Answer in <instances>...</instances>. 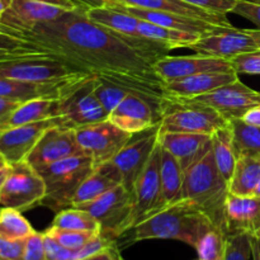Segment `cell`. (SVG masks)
Wrapping results in <instances>:
<instances>
[{
	"mask_svg": "<svg viewBox=\"0 0 260 260\" xmlns=\"http://www.w3.org/2000/svg\"><path fill=\"white\" fill-rule=\"evenodd\" d=\"M86 7L78 5L52 22L41 23L19 37L38 51L50 52L81 73L164 101L165 81L154 66L137 55L116 32L90 20Z\"/></svg>",
	"mask_w": 260,
	"mask_h": 260,
	"instance_id": "1",
	"label": "cell"
},
{
	"mask_svg": "<svg viewBox=\"0 0 260 260\" xmlns=\"http://www.w3.org/2000/svg\"><path fill=\"white\" fill-rule=\"evenodd\" d=\"M213 226L211 218L198 206L182 200L131 229L132 235L129 234L127 244L168 239L183 241L196 248L198 240Z\"/></svg>",
	"mask_w": 260,
	"mask_h": 260,
	"instance_id": "2",
	"label": "cell"
},
{
	"mask_svg": "<svg viewBox=\"0 0 260 260\" xmlns=\"http://www.w3.org/2000/svg\"><path fill=\"white\" fill-rule=\"evenodd\" d=\"M229 183L218 170L211 150L205 157L185 170L182 200L189 201L201 208L216 228L226 231V200Z\"/></svg>",
	"mask_w": 260,
	"mask_h": 260,
	"instance_id": "3",
	"label": "cell"
},
{
	"mask_svg": "<svg viewBox=\"0 0 260 260\" xmlns=\"http://www.w3.org/2000/svg\"><path fill=\"white\" fill-rule=\"evenodd\" d=\"M96 83L98 78L91 74H79L61 83L57 102L63 127L75 129L108 119V112L95 95Z\"/></svg>",
	"mask_w": 260,
	"mask_h": 260,
	"instance_id": "4",
	"label": "cell"
},
{
	"mask_svg": "<svg viewBox=\"0 0 260 260\" xmlns=\"http://www.w3.org/2000/svg\"><path fill=\"white\" fill-rule=\"evenodd\" d=\"M93 160L86 155L68 157L38 169L46 184V196L40 206L56 213L73 206L74 197L81 183L94 170Z\"/></svg>",
	"mask_w": 260,
	"mask_h": 260,
	"instance_id": "5",
	"label": "cell"
},
{
	"mask_svg": "<svg viewBox=\"0 0 260 260\" xmlns=\"http://www.w3.org/2000/svg\"><path fill=\"white\" fill-rule=\"evenodd\" d=\"M79 74L85 73L45 51H32L0 60V78L28 83H60Z\"/></svg>",
	"mask_w": 260,
	"mask_h": 260,
	"instance_id": "6",
	"label": "cell"
},
{
	"mask_svg": "<svg viewBox=\"0 0 260 260\" xmlns=\"http://www.w3.org/2000/svg\"><path fill=\"white\" fill-rule=\"evenodd\" d=\"M230 122L217 111L203 104L177 101L165 96L162 101V119L160 132L212 135Z\"/></svg>",
	"mask_w": 260,
	"mask_h": 260,
	"instance_id": "7",
	"label": "cell"
},
{
	"mask_svg": "<svg viewBox=\"0 0 260 260\" xmlns=\"http://www.w3.org/2000/svg\"><path fill=\"white\" fill-rule=\"evenodd\" d=\"M74 207L90 213L102 228V234L117 240L134 228V196L123 184L89 202Z\"/></svg>",
	"mask_w": 260,
	"mask_h": 260,
	"instance_id": "8",
	"label": "cell"
},
{
	"mask_svg": "<svg viewBox=\"0 0 260 260\" xmlns=\"http://www.w3.org/2000/svg\"><path fill=\"white\" fill-rule=\"evenodd\" d=\"M78 5L73 0H12L2 14V29L20 36L41 23L57 19Z\"/></svg>",
	"mask_w": 260,
	"mask_h": 260,
	"instance_id": "9",
	"label": "cell"
},
{
	"mask_svg": "<svg viewBox=\"0 0 260 260\" xmlns=\"http://www.w3.org/2000/svg\"><path fill=\"white\" fill-rule=\"evenodd\" d=\"M45 196L46 184L42 177L24 160L12 165L0 190V207L24 212L40 206Z\"/></svg>",
	"mask_w": 260,
	"mask_h": 260,
	"instance_id": "10",
	"label": "cell"
},
{
	"mask_svg": "<svg viewBox=\"0 0 260 260\" xmlns=\"http://www.w3.org/2000/svg\"><path fill=\"white\" fill-rule=\"evenodd\" d=\"M76 141L94 165L112 161L129 141L132 134L121 129L109 119L75 128Z\"/></svg>",
	"mask_w": 260,
	"mask_h": 260,
	"instance_id": "11",
	"label": "cell"
},
{
	"mask_svg": "<svg viewBox=\"0 0 260 260\" xmlns=\"http://www.w3.org/2000/svg\"><path fill=\"white\" fill-rule=\"evenodd\" d=\"M168 96V95H165ZM173 98V96H169ZM177 101L189 102V103L203 104L217 111L223 118L231 119L243 118L251 108L260 106V93L250 86L245 85L240 80L220 86L210 93L194 96V98H173Z\"/></svg>",
	"mask_w": 260,
	"mask_h": 260,
	"instance_id": "12",
	"label": "cell"
},
{
	"mask_svg": "<svg viewBox=\"0 0 260 260\" xmlns=\"http://www.w3.org/2000/svg\"><path fill=\"white\" fill-rule=\"evenodd\" d=\"M160 123L137 134H132L129 141L112 160L121 172L122 184L132 193V196L137 179L142 174L152 152L159 145Z\"/></svg>",
	"mask_w": 260,
	"mask_h": 260,
	"instance_id": "13",
	"label": "cell"
},
{
	"mask_svg": "<svg viewBox=\"0 0 260 260\" xmlns=\"http://www.w3.org/2000/svg\"><path fill=\"white\" fill-rule=\"evenodd\" d=\"M108 119L121 129L137 134L161 122L162 101L144 94L129 93L109 113Z\"/></svg>",
	"mask_w": 260,
	"mask_h": 260,
	"instance_id": "14",
	"label": "cell"
},
{
	"mask_svg": "<svg viewBox=\"0 0 260 260\" xmlns=\"http://www.w3.org/2000/svg\"><path fill=\"white\" fill-rule=\"evenodd\" d=\"M160 150L161 147L159 144L135 184L134 213H132L134 228L146 218L154 216L155 213L167 208L162 198L161 179H160Z\"/></svg>",
	"mask_w": 260,
	"mask_h": 260,
	"instance_id": "15",
	"label": "cell"
},
{
	"mask_svg": "<svg viewBox=\"0 0 260 260\" xmlns=\"http://www.w3.org/2000/svg\"><path fill=\"white\" fill-rule=\"evenodd\" d=\"M85 155L76 141L75 129L53 126L41 136L25 161L36 170L68 157Z\"/></svg>",
	"mask_w": 260,
	"mask_h": 260,
	"instance_id": "16",
	"label": "cell"
},
{
	"mask_svg": "<svg viewBox=\"0 0 260 260\" xmlns=\"http://www.w3.org/2000/svg\"><path fill=\"white\" fill-rule=\"evenodd\" d=\"M188 48L198 55L231 60L240 53L258 50L259 47L248 29H238L230 25L202 36Z\"/></svg>",
	"mask_w": 260,
	"mask_h": 260,
	"instance_id": "17",
	"label": "cell"
},
{
	"mask_svg": "<svg viewBox=\"0 0 260 260\" xmlns=\"http://www.w3.org/2000/svg\"><path fill=\"white\" fill-rule=\"evenodd\" d=\"M53 126H62L60 117L3 129L0 131V155L9 165L24 161L41 136Z\"/></svg>",
	"mask_w": 260,
	"mask_h": 260,
	"instance_id": "18",
	"label": "cell"
},
{
	"mask_svg": "<svg viewBox=\"0 0 260 260\" xmlns=\"http://www.w3.org/2000/svg\"><path fill=\"white\" fill-rule=\"evenodd\" d=\"M157 75L164 81L177 80L202 73L234 71L229 60L211 56H165L154 63Z\"/></svg>",
	"mask_w": 260,
	"mask_h": 260,
	"instance_id": "19",
	"label": "cell"
},
{
	"mask_svg": "<svg viewBox=\"0 0 260 260\" xmlns=\"http://www.w3.org/2000/svg\"><path fill=\"white\" fill-rule=\"evenodd\" d=\"M109 7H114L117 9H121L139 19L147 20V22L155 23V24L162 25L167 28H173V29L183 30V32L196 33V35L205 36L208 33L216 32L226 25L216 24V23L208 22V20L201 19V18L188 17V15L178 14V13L170 12H160V10H151V9H142V8L129 7V5L121 4V3L111 2L107 0L106 4ZM230 27V25H229Z\"/></svg>",
	"mask_w": 260,
	"mask_h": 260,
	"instance_id": "20",
	"label": "cell"
},
{
	"mask_svg": "<svg viewBox=\"0 0 260 260\" xmlns=\"http://www.w3.org/2000/svg\"><path fill=\"white\" fill-rule=\"evenodd\" d=\"M159 144L177 157L183 170H187L212 150L210 135L184 134V132H160Z\"/></svg>",
	"mask_w": 260,
	"mask_h": 260,
	"instance_id": "21",
	"label": "cell"
},
{
	"mask_svg": "<svg viewBox=\"0 0 260 260\" xmlns=\"http://www.w3.org/2000/svg\"><path fill=\"white\" fill-rule=\"evenodd\" d=\"M225 215L228 234H260L259 196H235L229 193Z\"/></svg>",
	"mask_w": 260,
	"mask_h": 260,
	"instance_id": "22",
	"label": "cell"
},
{
	"mask_svg": "<svg viewBox=\"0 0 260 260\" xmlns=\"http://www.w3.org/2000/svg\"><path fill=\"white\" fill-rule=\"evenodd\" d=\"M235 71L221 73H202L177 80L165 81V95L173 98H194L210 93L220 86L238 80Z\"/></svg>",
	"mask_w": 260,
	"mask_h": 260,
	"instance_id": "23",
	"label": "cell"
},
{
	"mask_svg": "<svg viewBox=\"0 0 260 260\" xmlns=\"http://www.w3.org/2000/svg\"><path fill=\"white\" fill-rule=\"evenodd\" d=\"M119 184H122V175L113 161L98 165L76 190L73 206L95 200Z\"/></svg>",
	"mask_w": 260,
	"mask_h": 260,
	"instance_id": "24",
	"label": "cell"
},
{
	"mask_svg": "<svg viewBox=\"0 0 260 260\" xmlns=\"http://www.w3.org/2000/svg\"><path fill=\"white\" fill-rule=\"evenodd\" d=\"M55 117H58L57 98L30 99L20 103L7 118L0 122V131Z\"/></svg>",
	"mask_w": 260,
	"mask_h": 260,
	"instance_id": "25",
	"label": "cell"
},
{
	"mask_svg": "<svg viewBox=\"0 0 260 260\" xmlns=\"http://www.w3.org/2000/svg\"><path fill=\"white\" fill-rule=\"evenodd\" d=\"M111 2L121 3V4L129 5V7L142 8V9L178 13V14L188 15V17L201 18V19L208 20V22L216 23V24L220 25H226V27L233 25L226 18V14L208 12V10L201 9V8L194 7V5L187 4L182 0H111Z\"/></svg>",
	"mask_w": 260,
	"mask_h": 260,
	"instance_id": "26",
	"label": "cell"
},
{
	"mask_svg": "<svg viewBox=\"0 0 260 260\" xmlns=\"http://www.w3.org/2000/svg\"><path fill=\"white\" fill-rule=\"evenodd\" d=\"M184 175L185 172L177 157L161 147L160 150V179H161L162 198L167 207L182 201Z\"/></svg>",
	"mask_w": 260,
	"mask_h": 260,
	"instance_id": "27",
	"label": "cell"
},
{
	"mask_svg": "<svg viewBox=\"0 0 260 260\" xmlns=\"http://www.w3.org/2000/svg\"><path fill=\"white\" fill-rule=\"evenodd\" d=\"M65 81V80H63ZM60 83H28L14 79L0 78V96L23 103L36 98H57Z\"/></svg>",
	"mask_w": 260,
	"mask_h": 260,
	"instance_id": "28",
	"label": "cell"
},
{
	"mask_svg": "<svg viewBox=\"0 0 260 260\" xmlns=\"http://www.w3.org/2000/svg\"><path fill=\"white\" fill-rule=\"evenodd\" d=\"M85 12L89 19L107 29L127 36L139 35L137 25L140 19L123 10L109 5H102V7L86 8Z\"/></svg>",
	"mask_w": 260,
	"mask_h": 260,
	"instance_id": "29",
	"label": "cell"
},
{
	"mask_svg": "<svg viewBox=\"0 0 260 260\" xmlns=\"http://www.w3.org/2000/svg\"><path fill=\"white\" fill-rule=\"evenodd\" d=\"M260 182V157L240 156L229 183V193L254 196Z\"/></svg>",
	"mask_w": 260,
	"mask_h": 260,
	"instance_id": "30",
	"label": "cell"
},
{
	"mask_svg": "<svg viewBox=\"0 0 260 260\" xmlns=\"http://www.w3.org/2000/svg\"><path fill=\"white\" fill-rule=\"evenodd\" d=\"M211 140H212V152L215 156L216 165L226 182L230 183L234 170H235L236 161H238L230 123L213 132L211 135Z\"/></svg>",
	"mask_w": 260,
	"mask_h": 260,
	"instance_id": "31",
	"label": "cell"
},
{
	"mask_svg": "<svg viewBox=\"0 0 260 260\" xmlns=\"http://www.w3.org/2000/svg\"><path fill=\"white\" fill-rule=\"evenodd\" d=\"M137 32H139V35L145 36L147 38L168 43L174 48H188L202 37V36L196 35V33L183 32V30L162 27V25L155 24V23L147 22L144 19L139 20Z\"/></svg>",
	"mask_w": 260,
	"mask_h": 260,
	"instance_id": "32",
	"label": "cell"
},
{
	"mask_svg": "<svg viewBox=\"0 0 260 260\" xmlns=\"http://www.w3.org/2000/svg\"><path fill=\"white\" fill-rule=\"evenodd\" d=\"M234 147L236 156L260 157V128L246 123L241 118L231 119Z\"/></svg>",
	"mask_w": 260,
	"mask_h": 260,
	"instance_id": "33",
	"label": "cell"
},
{
	"mask_svg": "<svg viewBox=\"0 0 260 260\" xmlns=\"http://www.w3.org/2000/svg\"><path fill=\"white\" fill-rule=\"evenodd\" d=\"M52 228L61 230L73 231H90V233H101V223L86 211L78 207H69L56 213L53 218Z\"/></svg>",
	"mask_w": 260,
	"mask_h": 260,
	"instance_id": "34",
	"label": "cell"
},
{
	"mask_svg": "<svg viewBox=\"0 0 260 260\" xmlns=\"http://www.w3.org/2000/svg\"><path fill=\"white\" fill-rule=\"evenodd\" d=\"M33 233L35 229L20 211L3 207L0 215V238L8 240H19L27 239Z\"/></svg>",
	"mask_w": 260,
	"mask_h": 260,
	"instance_id": "35",
	"label": "cell"
},
{
	"mask_svg": "<svg viewBox=\"0 0 260 260\" xmlns=\"http://www.w3.org/2000/svg\"><path fill=\"white\" fill-rule=\"evenodd\" d=\"M228 234L220 228L213 226L198 240L196 250L200 260H223L225 258Z\"/></svg>",
	"mask_w": 260,
	"mask_h": 260,
	"instance_id": "36",
	"label": "cell"
},
{
	"mask_svg": "<svg viewBox=\"0 0 260 260\" xmlns=\"http://www.w3.org/2000/svg\"><path fill=\"white\" fill-rule=\"evenodd\" d=\"M129 93L134 91L128 90L127 88H123L121 85L111 83L108 80L98 78V83L95 86V95L98 101L101 102L102 106L104 107L108 114L128 95Z\"/></svg>",
	"mask_w": 260,
	"mask_h": 260,
	"instance_id": "37",
	"label": "cell"
},
{
	"mask_svg": "<svg viewBox=\"0 0 260 260\" xmlns=\"http://www.w3.org/2000/svg\"><path fill=\"white\" fill-rule=\"evenodd\" d=\"M46 234L51 238L55 239L60 245L70 250H79L85 246L91 239L95 238L99 233H90V231H73V230H61L51 226Z\"/></svg>",
	"mask_w": 260,
	"mask_h": 260,
	"instance_id": "38",
	"label": "cell"
},
{
	"mask_svg": "<svg viewBox=\"0 0 260 260\" xmlns=\"http://www.w3.org/2000/svg\"><path fill=\"white\" fill-rule=\"evenodd\" d=\"M251 235L246 233L228 234L223 260H250Z\"/></svg>",
	"mask_w": 260,
	"mask_h": 260,
	"instance_id": "39",
	"label": "cell"
},
{
	"mask_svg": "<svg viewBox=\"0 0 260 260\" xmlns=\"http://www.w3.org/2000/svg\"><path fill=\"white\" fill-rule=\"evenodd\" d=\"M32 51H37V48L29 41L0 29V60L10 56L32 52Z\"/></svg>",
	"mask_w": 260,
	"mask_h": 260,
	"instance_id": "40",
	"label": "cell"
},
{
	"mask_svg": "<svg viewBox=\"0 0 260 260\" xmlns=\"http://www.w3.org/2000/svg\"><path fill=\"white\" fill-rule=\"evenodd\" d=\"M230 61L231 68L236 74L260 75V48L249 52L240 53Z\"/></svg>",
	"mask_w": 260,
	"mask_h": 260,
	"instance_id": "41",
	"label": "cell"
},
{
	"mask_svg": "<svg viewBox=\"0 0 260 260\" xmlns=\"http://www.w3.org/2000/svg\"><path fill=\"white\" fill-rule=\"evenodd\" d=\"M23 260H47L43 234L35 231L25 239Z\"/></svg>",
	"mask_w": 260,
	"mask_h": 260,
	"instance_id": "42",
	"label": "cell"
},
{
	"mask_svg": "<svg viewBox=\"0 0 260 260\" xmlns=\"http://www.w3.org/2000/svg\"><path fill=\"white\" fill-rule=\"evenodd\" d=\"M43 235H45V249L47 260H78L76 250L63 248L46 233H43Z\"/></svg>",
	"mask_w": 260,
	"mask_h": 260,
	"instance_id": "43",
	"label": "cell"
},
{
	"mask_svg": "<svg viewBox=\"0 0 260 260\" xmlns=\"http://www.w3.org/2000/svg\"><path fill=\"white\" fill-rule=\"evenodd\" d=\"M233 13L246 18L260 29V0H238Z\"/></svg>",
	"mask_w": 260,
	"mask_h": 260,
	"instance_id": "44",
	"label": "cell"
},
{
	"mask_svg": "<svg viewBox=\"0 0 260 260\" xmlns=\"http://www.w3.org/2000/svg\"><path fill=\"white\" fill-rule=\"evenodd\" d=\"M182 2L194 5L201 9L208 10V12L228 14V13H233L238 0H182Z\"/></svg>",
	"mask_w": 260,
	"mask_h": 260,
	"instance_id": "45",
	"label": "cell"
},
{
	"mask_svg": "<svg viewBox=\"0 0 260 260\" xmlns=\"http://www.w3.org/2000/svg\"><path fill=\"white\" fill-rule=\"evenodd\" d=\"M25 239L8 240L0 238V260H23Z\"/></svg>",
	"mask_w": 260,
	"mask_h": 260,
	"instance_id": "46",
	"label": "cell"
},
{
	"mask_svg": "<svg viewBox=\"0 0 260 260\" xmlns=\"http://www.w3.org/2000/svg\"><path fill=\"white\" fill-rule=\"evenodd\" d=\"M81 260H124L122 258L121 251H119L118 244H113L109 248L104 249V250L99 251V253L93 254L90 256H86V258Z\"/></svg>",
	"mask_w": 260,
	"mask_h": 260,
	"instance_id": "47",
	"label": "cell"
},
{
	"mask_svg": "<svg viewBox=\"0 0 260 260\" xmlns=\"http://www.w3.org/2000/svg\"><path fill=\"white\" fill-rule=\"evenodd\" d=\"M20 104V102L12 101V99L2 98L0 96V122L7 118L15 108Z\"/></svg>",
	"mask_w": 260,
	"mask_h": 260,
	"instance_id": "48",
	"label": "cell"
},
{
	"mask_svg": "<svg viewBox=\"0 0 260 260\" xmlns=\"http://www.w3.org/2000/svg\"><path fill=\"white\" fill-rule=\"evenodd\" d=\"M243 121H245L246 123L251 124V126L259 127L260 128V106L254 107L251 108L248 113H245V116L243 117Z\"/></svg>",
	"mask_w": 260,
	"mask_h": 260,
	"instance_id": "49",
	"label": "cell"
},
{
	"mask_svg": "<svg viewBox=\"0 0 260 260\" xmlns=\"http://www.w3.org/2000/svg\"><path fill=\"white\" fill-rule=\"evenodd\" d=\"M251 256L253 260H260V235H251Z\"/></svg>",
	"mask_w": 260,
	"mask_h": 260,
	"instance_id": "50",
	"label": "cell"
},
{
	"mask_svg": "<svg viewBox=\"0 0 260 260\" xmlns=\"http://www.w3.org/2000/svg\"><path fill=\"white\" fill-rule=\"evenodd\" d=\"M76 4L83 5L86 8H94V7H102V5L106 4L107 0H73Z\"/></svg>",
	"mask_w": 260,
	"mask_h": 260,
	"instance_id": "51",
	"label": "cell"
},
{
	"mask_svg": "<svg viewBox=\"0 0 260 260\" xmlns=\"http://www.w3.org/2000/svg\"><path fill=\"white\" fill-rule=\"evenodd\" d=\"M10 169H12V165H5V167L0 168V190H2L3 185H4L5 180H7L8 175H9Z\"/></svg>",
	"mask_w": 260,
	"mask_h": 260,
	"instance_id": "52",
	"label": "cell"
},
{
	"mask_svg": "<svg viewBox=\"0 0 260 260\" xmlns=\"http://www.w3.org/2000/svg\"><path fill=\"white\" fill-rule=\"evenodd\" d=\"M248 32L253 36L256 45H258V47L260 48V29H258V28H254V29H248Z\"/></svg>",
	"mask_w": 260,
	"mask_h": 260,
	"instance_id": "53",
	"label": "cell"
},
{
	"mask_svg": "<svg viewBox=\"0 0 260 260\" xmlns=\"http://www.w3.org/2000/svg\"><path fill=\"white\" fill-rule=\"evenodd\" d=\"M10 3H12V0H0V14H3L9 8Z\"/></svg>",
	"mask_w": 260,
	"mask_h": 260,
	"instance_id": "54",
	"label": "cell"
},
{
	"mask_svg": "<svg viewBox=\"0 0 260 260\" xmlns=\"http://www.w3.org/2000/svg\"><path fill=\"white\" fill-rule=\"evenodd\" d=\"M5 165H8L7 160H5V159H4V157H3V156H2V155H0V168L5 167Z\"/></svg>",
	"mask_w": 260,
	"mask_h": 260,
	"instance_id": "55",
	"label": "cell"
},
{
	"mask_svg": "<svg viewBox=\"0 0 260 260\" xmlns=\"http://www.w3.org/2000/svg\"><path fill=\"white\" fill-rule=\"evenodd\" d=\"M255 196H259V197H260V182H259L258 187H256V190H255Z\"/></svg>",
	"mask_w": 260,
	"mask_h": 260,
	"instance_id": "56",
	"label": "cell"
},
{
	"mask_svg": "<svg viewBox=\"0 0 260 260\" xmlns=\"http://www.w3.org/2000/svg\"><path fill=\"white\" fill-rule=\"evenodd\" d=\"M0 29H2V14H0Z\"/></svg>",
	"mask_w": 260,
	"mask_h": 260,
	"instance_id": "57",
	"label": "cell"
},
{
	"mask_svg": "<svg viewBox=\"0 0 260 260\" xmlns=\"http://www.w3.org/2000/svg\"><path fill=\"white\" fill-rule=\"evenodd\" d=\"M2 211H3V207H0V215H2Z\"/></svg>",
	"mask_w": 260,
	"mask_h": 260,
	"instance_id": "58",
	"label": "cell"
},
{
	"mask_svg": "<svg viewBox=\"0 0 260 260\" xmlns=\"http://www.w3.org/2000/svg\"><path fill=\"white\" fill-rule=\"evenodd\" d=\"M259 235H260V234H259Z\"/></svg>",
	"mask_w": 260,
	"mask_h": 260,
	"instance_id": "59",
	"label": "cell"
}]
</instances>
